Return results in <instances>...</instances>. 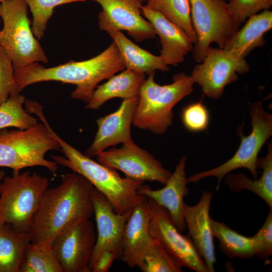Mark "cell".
Returning <instances> with one entry per match:
<instances>
[{
    "instance_id": "484cf974",
    "label": "cell",
    "mask_w": 272,
    "mask_h": 272,
    "mask_svg": "<svg viewBox=\"0 0 272 272\" xmlns=\"http://www.w3.org/2000/svg\"><path fill=\"white\" fill-rule=\"evenodd\" d=\"M214 237L219 241V248L229 258L250 259L255 256L253 237L242 235L227 225L211 218Z\"/></svg>"
},
{
    "instance_id": "4316f807",
    "label": "cell",
    "mask_w": 272,
    "mask_h": 272,
    "mask_svg": "<svg viewBox=\"0 0 272 272\" xmlns=\"http://www.w3.org/2000/svg\"><path fill=\"white\" fill-rule=\"evenodd\" d=\"M147 2L146 6L181 28L193 44L195 43L197 37L192 24L189 0H148Z\"/></svg>"
},
{
    "instance_id": "3957f363",
    "label": "cell",
    "mask_w": 272,
    "mask_h": 272,
    "mask_svg": "<svg viewBox=\"0 0 272 272\" xmlns=\"http://www.w3.org/2000/svg\"><path fill=\"white\" fill-rule=\"evenodd\" d=\"M38 117L57 140L64 155H52L53 161L85 178L107 198L115 213L123 214L131 210L146 198L137 192L144 182L122 177L116 170L86 156L62 139L51 127L43 113Z\"/></svg>"
},
{
    "instance_id": "f1b7e54d",
    "label": "cell",
    "mask_w": 272,
    "mask_h": 272,
    "mask_svg": "<svg viewBox=\"0 0 272 272\" xmlns=\"http://www.w3.org/2000/svg\"><path fill=\"white\" fill-rule=\"evenodd\" d=\"M25 100L20 93L12 94L0 104V130L8 127L26 129L38 123V119L23 107Z\"/></svg>"
},
{
    "instance_id": "44dd1931",
    "label": "cell",
    "mask_w": 272,
    "mask_h": 272,
    "mask_svg": "<svg viewBox=\"0 0 272 272\" xmlns=\"http://www.w3.org/2000/svg\"><path fill=\"white\" fill-rule=\"evenodd\" d=\"M272 28V11L265 10L250 17L223 48L236 56L245 57L256 47L265 43L264 34Z\"/></svg>"
},
{
    "instance_id": "d6986e66",
    "label": "cell",
    "mask_w": 272,
    "mask_h": 272,
    "mask_svg": "<svg viewBox=\"0 0 272 272\" xmlns=\"http://www.w3.org/2000/svg\"><path fill=\"white\" fill-rule=\"evenodd\" d=\"M150 219L146 197L132 209L124 229L122 260L131 268L137 267L153 243L149 231Z\"/></svg>"
},
{
    "instance_id": "60d3db41",
    "label": "cell",
    "mask_w": 272,
    "mask_h": 272,
    "mask_svg": "<svg viewBox=\"0 0 272 272\" xmlns=\"http://www.w3.org/2000/svg\"><path fill=\"white\" fill-rule=\"evenodd\" d=\"M0 22H1V20H0Z\"/></svg>"
},
{
    "instance_id": "7a4b0ae2",
    "label": "cell",
    "mask_w": 272,
    "mask_h": 272,
    "mask_svg": "<svg viewBox=\"0 0 272 272\" xmlns=\"http://www.w3.org/2000/svg\"><path fill=\"white\" fill-rule=\"evenodd\" d=\"M93 188L76 172L62 175L60 184L47 188L42 197L29 232L31 242L51 244L67 224L81 216L90 218L94 214Z\"/></svg>"
},
{
    "instance_id": "ba28073f",
    "label": "cell",
    "mask_w": 272,
    "mask_h": 272,
    "mask_svg": "<svg viewBox=\"0 0 272 272\" xmlns=\"http://www.w3.org/2000/svg\"><path fill=\"white\" fill-rule=\"evenodd\" d=\"M252 130L247 136L243 134L242 127L237 133L241 139L239 147L233 156L222 165L205 171L195 173L187 178V183L197 182L208 177L217 180L216 190L225 176L237 169H248L254 179L257 177L258 155L266 141L272 135V115L266 112L261 101L254 102L249 109Z\"/></svg>"
},
{
    "instance_id": "9c48e42d",
    "label": "cell",
    "mask_w": 272,
    "mask_h": 272,
    "mask_svg": "<svg viewBox=\"0 0 272 272\" xmlns=\"http://www.w3.org/2000/svg\"><path fill=\"white\" fill-rule=\"evenodd\" d=\"M189 1L192 24L197 37L192 55L194 60L200 63L212 43L223 48L240 24L231 15L225 0Z\"/></svg>"
},
{
    "instance_id": "ac0fdd59",
    "label": "cell",
    "mask_w": 272,
    "mask_h": 272,
    "mask_svg": "<svg viewBox=\"0 0 272 272\" xmlns=\"http://www.w3.org/2000/svg\"><path fill=\"white\" fill-rule=\"evenodd\" d=\"M212 197L211 191H205L196 205L189 206L184 203L183 209L184 219L188 234L209 272L215 271L216 261L209 214Z\"/></svg>"
},
{
    "instance_id": "f35d334b",
    "label": "cell",
    "mask_w": 272,
    "mask_h": 272,
    "mask_svg": "<svg viewBox=\"0 0 272 272\" xmlns=\"http://www.w3.org/2000/svg\"><path fill=\"white\" fill-rule=\"evenodd\" d=\"M142 1H143L144 2V1H147L148 0H142Z\"/></svg>"
},
{
    "instance_id": "277c9868",
    "label": "cell",
    "mask_w": 272,
    "mask_h": 272,
    "mask_svg": "<svg viewBox=\"0 0 272 272\" xmlns=\"http://www.w3.org/2000/svg\"><path fill=\"white\" fill-rule=\"evenodd\" d=\"M155 74L149 75L142 85L132 124L162 134L172 124L174 107L191 94L194 83L190 76L181 72L173 76L171 83L160 85L155 81Z\"/></svg>"
},
{
    "instance_id": "6da1fadb",
    "label": "cell",
    "mask_w": 272,
    "mask_h": 272,
    "mask_svg": "<svg viewBox=\"0 0 272 272\" xmlns=\"http://www.w3.org/2000/svg\"><path fill=\"white\" fill-rule=\"evenodd\" d=\"M125 69L118 48L113 41L105 50L90 59L71 60L50 67L35 62L15 72L14 77L19 93L33 84L58 81L75 85L71 98L87 103L100 82Z\"/></svg>"
},
{
    "instance_id": "4fadbf2b",
    "label": "cell",
    "mask_w": 272,
    "mask_h": 272,
    "mask_svg": "<svg viewBox=\"0 0 272 272\" xmlns=\"http://www.w3.org/2000/svg\"><path fill=\"white\" fill-rule=\"evenodd\" d=\"M99 163L122 172L126 177L143 182H158L165 184L171 172L154 156L134 142L123 144L98 154Z\"/></svg>"
},
{
    "instance_id": "9a60e30c",
    "label": "cell",
    "mask_w": 272,
    "mask_h": 272,
    "mask_svg": "<svg viewBox=\"0 0 272 272\" xmlns=\"http://www.w3.org/2000/svg\"><path fill=\"white\" fill-rule=\"evenodd\" d=\"M92 199L97 234L89 264L91 271L106 252H113L116 260H122L124 229L132 210L123 214L115 213L107 198L94 187L92 192Z\"/></svg>"
},
{
    "instance_id": "5b68a950",
    "label": "cell",
    "mask_w": 272,
    "mask_h": 272,
    "mask_svg": "<svg viewBox=\"0 0 272 272\" xmlns=\"http://www.w3.org/2000/svg\"><path fill=\"white\" fill-rule=\"evenodd\" d=\"M46 177L29 171H13L0 182V226L30 232L42 197L49 186Z\"/></svg>"
},
{
    "instance_id": "83f0119b",
    "label": "cell",
    "mask_w": 272,
    "mask_h": 272,
    "mask_svg": "<svg viewBox=\"0 0 272 272\" xmlns=\"http://www.w3.org/2000/svg\"><path fill=\"white\" fill-rule=\"evenodd\" d=\"M20 272H63L51 244L31 242L26 247Z\"/></svg>"
},
{
    "instance_id": "f546056e",
    "label": "cell",
    "mask_w": 272,
    "mask_h": 272,
    "mask_svg": "<svg viewBox=\"0 0 272 272\" xmlns=\"http://www.w3.org/2000/svg\"><path fill=\"white\" fill-rule=\"evenodd\" d=\"M137 267L143 272L182 271L181 265L154 238L149 250Z\"/></svg>"
},
{
    "instance_id": "4dcf8cb0",
    "label": "cell",
    "mask_w": 272,
    "mask_h": 272,
    "mask_svg": "<svg viewBox=\"0 0 272 272\" xmlns=\"http://www.w3.org/2000/svg\"><path fill=\"white\" fill-rule=\"evenodd\" d=\"M32 14V30L38 40L42 39L46 30L48 22L54 9L61 5L86 0H25Z\"/></svg>"
},
{
    "instance_id": "d4e9b609",
    "label": "cell",
    "mask_w": 272,
    "mask_h": 272,
    "mask_svg": "<svg viewBox=\"0 0 272 272\" xmlns=\"http://www.w3.org/2000/svg\"><path fill=\"white\" fill-rule=\"evenodd\" d=\"M31 242L29 232L0 226V272H20L25 249Z\"/></svg>"
},
{
    "instance_id": "8992f818",
    "label": "cell",
    "mask_w": 272,
    "mask_h": 272,
    "mask_svg": "<svg viewBox=\"0 0 272 272\" xmlns=\"http://www.w3.org/2000/svg\"><path fill=\"white\" fill-rule=\"evenodd\" d=\"M60 145L42 122L26 129L0 130V167L13 171L35 166L43 167L55 173L58 164L45 158Z\"/></svg>"
},
{
    "instance_id": "e0dca14e",
    "label": "cell",
    "mask_w": 272,
    "mask_h": 272,
    "mask_svg": "<svg viewBox=\"0 0 272 272\" xmlns=\"http://www.w3.org/2000/svg\"><path fill=\"white\" fill-rule=\"evenodd\" d=\"M186 157H182L165 186L153 189L148 185L142 184L138 193L155 201L166 209L177 229L183 232L187 229L183 216L184 197L188 194L187 178L185 171Z\"/></svg>"
},
{
    "instance_id": "2e32d148",
    "label": "cell",
    "mask_w": 272,
    "mask_h": 272,
    "mask_svg": "<svg viewBox=\"0 0 272 272\" xmlns=\"http://www.w3.org/2000/svg\"><path fill=\"white\" fill-rule=\"evenodd\" d=\"M138 100L139 96L123 99L116 110L97 120L98 129L86 156L92 158L108 147L133 142L131 126Z\"/></svg>"
},
{
    "instance_id": "7c38bea8",
    "label": "cell",
    "mask_w": 272,
    "mask_h": 272,
    "mask_svg": "<svg viewBox=\"0 0 272 272\" xmlns=\"http://www.w3.org/2000/svg\"><path fill=\"white\" fill-rule=\"evenodd\" d=\"M250 70L245 58H239L224 48L210 47L203 60L196 65L190 75L202 92L212 98L220 97L226 86Z\"/></svg>"
},
{
    "instance_id": "74e56055",
    "label": "cell",
    "mask_w": 272,
    "mask_h": 272,
    "mask_svg": "<svg viewBox=\"0 0 272 272\" xmlns=\"http://www.w3.org/2000/svg\"><path fill=\"white\" fill-rule=\"evenodd\" d=\"M6 1H7V0H0V4L2 3H3V2H4Z\"/></svg>"
},
{
    "instance_id": "e575fe53",
    "label": "cell",
    "mask_w": 272,
    "mask_h": 272,
    "mask_svg": "<svg viewBox=\"0 0 272 272\" xmlns=\"http://www.w3.org/2000/svg\"><path fill=\"white\" fill-rule=\"evenodd\" d=\"M252 237L255 256L261 259L269 258L272 255V209H270L262 226Z\"/></svg>"
},
{
    "instance_id": "30bf717a",
    "label": "cell",
    "mask_w": 272,
    "mask_h": 272,
    "mask_svg": "<svg viewBox=\"0 0 272 272\" xmlns=\"http://www.w3.org/2000/svg\"><path fill=\"white\" fill-rule=\"evenodd\" d=\"M150 233L182 267L196 272H209L189 234L183 235L175 226L167 210L148 198Z\"/></svg>"
},
{
    "instance_id": "d6a6232c",
    "label": "cell",
    "mask_w": 272,
    "mask_h": 272,
    "mask_svg": "<svg viewBox=\"0 0 272 272\" xmlns=\"http://www.w3.org/2000/svg\"><path fill=\"white\" fill-rule=\"evenodd\" d=\"M229 11L235 20L241 24L249 17L272 6V0H229Z\"/></svg>"
},
{
    "instance_id": "603a6c76",
    "label": "cell",
    "mask_w": 272,
    "mask_h": 272,
    "mask_svg": "<svg viewBox=\"0 0 272 272\" xmlns=\"http://www.w3.org/2000/svg\"><path fill=\"white\" fill-rule=\"evenodd\" d=\"M117 45L125 68L137 73L149 75L156 71L168 72L166 65L160 56L142 48L126 37L121 31L109 33Z\"/></svg>"
},
{
    "instance_id": "836d02e7",
    "label": "cell",
    "mask_w": 272,
    "mask_h": 272,
    "mask_svg": "<svg viewBox=\"0 0 272 272\" xmlns=\"http://www.w3.org/2000/svg\"><path fill=\"white\" fill-rule=\"evenodd\" d=\"M11 59L0 46V104L12 94H19L16 86Z\"/></svg>"
},
{
    "instance_id": "ffe728a7",
    "label": "cell",
    "mask_w": 272,
    "mask_h": 272,
    "mask_svg": "<svg viewBox=\"0 0 272 272\" xmlns=\"http://www.w3.org/2000/svg\"><path fill=\"white\" fill-rule=\"evenodd\" d=\"M143 16L151 24L162 46L159 55L167 65L182 63L192 51L193 43L179 27L166 19L159 12L147 6L142 9Z\"/></svg>"
},
{
    "instance_id": "8fae6325",
    "label": "cell",
    "mask_w": 272,
    "mask_h": 272,
    "mask_svg": "<svg viewBox=\"0 0 272 272\" xmlns=\"http://www.w3.org/2000/svg\"><path fill=\"white\" fill-rule=\"evenodd\" d=\"M97 234L90 218L81 216L65 226L51 247L63 272H90Z\"/></svg>"
},
{
    "instance_id": "5bb4252c",
    "label": "cell",
    "mask_w": 272,
    "mask_h": 272,
    "mask_svg": "<svg viewBox=\"0 0 272 272\" xmlns=\"http://www.w3.org/2000/svg\"><path fill=\"white\" fill-rule=\"evenodd\" d=\"M93 1L102 8L98 16L101 30L108 34L125 31L137 42L156 37V32L151 24L142 15L143 1Z\"/></svg>"
},
{
    "instance_id": "8d00e7d4",
    "label": "cell",
    "mask_w": 272,
    "mask_h": 272,
    "mask_svg": "<svg viewBox=\"0 0 272 272\" xmlns=\"http://www.w3.org/2000/svg\"><path fill=\"white\" fill-rule=\"evenodd\" d=\"M6 176L5 172L4 170H0V182Z\"/></svg>"
},
{
    "instance_id": "52a82bcc",
    "label": "cell",
    "mask_w": 272,
    "mask_h": 272,
    "mask_svg": "<svg viewBox=\"0 0 272 272\" xmlns=\"http://www.w3.org/2000/svg\"><path fill=\"white\" fill-rule=\"evenodd\" d=\"M3 28L0 46L11 59L14 72L35 62L46 63L48 58L34 35L25 0H7L0 4Z\"/></svg>"
},
{
    "instance_id": "cb8c5ba5",
    "label": "cell",
    "mask_w": 272,
    "mask_h": 272,
    "mask_svg": "<svg viewBox=\"0 0 272 272\" xmlns=\"http://www.w3.org/2000/svg\"><path fill=\"white\" fill-rule=\"evenodd\" d=\"M257 167L262 169V175L258 179L252 180L242 173L228 174L225 181L233 192L246 189L261 198L272 209V145H268L266 155L258 160Z\"/></svg>"
},
{
    "instance_id": "d590c367",
    "label": "cell",
    "mask_w": 272,
    "mask_h": 272,
    "mask_svg": "<svg viewBox=\"0 0 272 272\" xmlns=\"http://www.w3.org/2000/svg\"><path fill=\"white\" fill-rule=\"evenodd\" d=\"M116 259L115 254L112 252H106L100 257L92 271L107 272L112 266L114 260Z\"/></svg>"
},
{
    "instance_id": "ab89813d",
    "label": "cell",
    "mask_w": 272,
    "mask_h": 272,
    "mask_svg": "<svg viewBox=\"0 0 272 272\" xmlns=\"http://www.w3.org/2000/svg\"><path fill=\"white\" fill-rule=\"evenodd\" d=\"M225 1H229V0H225Z\"/></svg>"
},
{
    "instance_id": "7402d4cb",
    "label": "cell",
    "mask_w": 272,
    "mask_h": 272,
    "mask_svg": "<svg viewBox=\"0 0 272 272\" xmlns=\"http://www.w3.org/2000/svg\"><path fill=\"white\" fill-rule=\"evenodd\" d=\"M145 75L125 69L113 75L105 83L97 86L85 108L99 109L107 101L114 98L123 99L138 97Z\"/></svg>"
},
{
    "instance_id": "1f68e13d",
    "label": "cell",
    "mask_w": 272,
    "mask_h": 272,
    "mask_svg": "<svg viewBox=\"0 0 272 272\" xmlns=\"http://www.w3.org/2000/svg\"><path fill=\"white\" fill-rule=\"evenodd\" d=\"M182 122L185 128L191 132L206 130L210 122L208 109L201 101L190 103L182 109Z\"/></svg>"
}]
</instances>
